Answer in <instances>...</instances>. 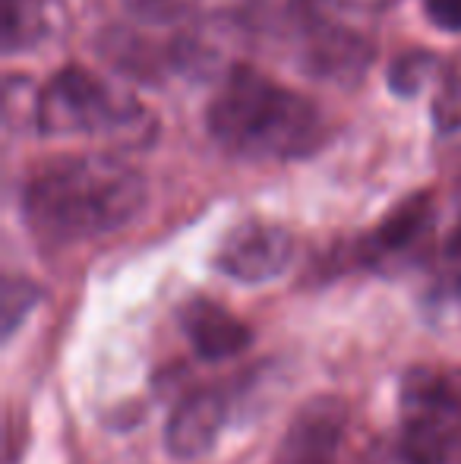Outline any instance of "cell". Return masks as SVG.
Instances as JSON below:
<instances>
[{
  "instance_id": "obj_8",
  "label": "cell",
  "mask_w": 461,
  "mask_h": 464,
  "mask_svg": "<svg viewBox=\"0 0 461 464\" xmlns=\"http://www.w3.org/2000/svg\"><path fill=\"white\" fill-rule=\"evenodd\" d=\"M180 325H184L193 351L206 361H228V357L240 354L253 338L246 323H240L216 300H190L180 313Z\"/></svg>"
},
{
  "instance_id": "obj_4",
  "label": "cell",
  "mask_w": 461,
  "mask_h": 464,
  "mask_svg": "<svg viewBox=\"0 0 461 464\" xmlns=\"http://www.w3.org/2000/svg\"><path fill=\"white\" fill-rule=\"evenodd\" d=\"M136 117L139 104L86 67L57 70L35 98V127L42 136L114 133Z\"/></svg>"
},
{
  "instance_id": "obj_6",
  "label": "cell",
  "mask_w": 461,
  "mask_h": 464,
  "mask_svg": "<svg viewBox=\"0 0 461 464\" xmlns=\"http://www.w3.org/2000/svg\"><path fill=\"white\" fill-rule=\"evenodd\" d=\"M348 430V404L335 395L310 398L284 433L282 464H335L341 436Z\"/></svg>"
},
{
  "instance_id": "obj_2",
  "label": "cell",
  "mask_w": 461,
  "mask_h": 464,
  "mask_svg": "<svg viewBox=\"0 0 461 464\" xmlns=\"http://www.w3.org/2000/svg\"><path fill=\"white\" fill-rule=\"evenodd\" d=\"M206 127L225 152L250 161H291L316 152L326 123L310 98L237 63L206 108Z\"/></svg>"
},
{
  "instance_id": "obj_3",
  "label": "cell",
  "mask_w": 461,
  "mask_h": 464,
  "mask_svg": "<svg viewBox=\"0 0 461 464\" xmlns=\"http://www.w3.org/2000/svg\"><path fill=\"white\" fill-rule=\"evenodd\" d=\"M461 446V367H414L401 382V455L449 464Z\"/></svg>"
},
{
  "instance_id": "obj_16",
  "label": "cell",
  "mask_w": 461,
  "mask_h": 464,
  "mask_svg": "<svg viewBox=\"0 0 461 464\" xmlns=\"http://www.w3.org/2000/svg\"><path fill=\"white\" fill-rule=\"evenodd\" d=\"M424 10L443 32H461V0H424Z\"/></svg>"
},
{
  "instance_id": "obj_18",
  "label": "cell",
  "mask_w": 461,
  "mask_h": 464,
  "mask_svg": "<svg viewBox=\"0 0 461 464\" xmlns=\"http://www.w3.org/2000/svg\"><path fill=\"white\" fill-rule=\"evenodd\" d=\"M332 4L348 6V10H373V6H379L382 0H332Z\"/></svg>"
},
{
  "instance_id": "obj_11",
  "label": "cell",
  "mask_w": 461,
  "mask_h": 464,
  "mask_svg": "<svg viewBox=\"0 0 461 464\" xmlns=\"http://www.w3.org/2000/svg\"><path fill=\"white\" fill-rule=\"evenodd\" d=\"M48 32V10L44 0H4V48H32Z\"/></svg>"
},
{
  "instance_id": "obj_12",
  "label": "cell",
  "mask_w": 461,
  "mask_h": 464,
  "mask_svg": "<svg viewBox=\"0 0 461 464\" xmlns=\"http://www.w3.org/2000/svg\"><path fill=\"white\" fill-rule=\"evenodd\" d=\"M433 67H437V57L433 54H427V51H408V54L395 57V63L389 67V86L401 98L418 95L430 82Z\"/></svg>"
},
{
  "instance_id": "obj_5",
  "label": "cell",
  "mask_w": 461,
  "mask_h": 464,
  "mask_svg": "<svg viewBox=\"0 0 461 464\" xmlns=\"http://www.w3.org/2000/svg\"><path fill=\"white\" fill-rule=\"evenodd\" d=\"M291 259H294V237L288 227L272 221H244L222 240L216 269L246 285H263L282 276Z\"/></svg>"
},
{
  "instance_id": "obj_10",
  "label": "cell",
  "mask_w": 461,
  "mask_h": 464,
  "mask_svg": "<svg viewBox=\"0 0 461 464\" xmlns=\"http://www.w3.org/2000/svg\"><path fill=\"white\" fill-rule=\"evenodd\" d=\"M367 44L357 35L329 29L310 44V73L326 76V80H354L367 67Z\"/></svg>"
},
{
  "instance_id": "obj_17",
  "label": "cell",
  "mask_w": 461,
  "mask_h": 464,
  "mask_svg": "<svg viewBox=\"0 0 461 464\" xmlns=\"http://www.w3.org/2000/svg\"><path fill=\"white\" fill-rule=\"evenodd\" d=\"M446 256L458 259V263H461V218L456 221V227H452L449 240H446Z\"/></svg>"
},
{
  "instance_id": "obj_15",
  "label": "cell",
  "mask_w": 461,
  "mask_h": 464,
  "mask_svg": "<svg viewBox=\"0 0 461 464\" xmlns=\"http://www.w3.org/2000/svg\"><path fill=\"white\" fill-rule=\"evenodd\" d=\"M35 297H38V291L29 281H6V287H4V332L6 335H10L19 319L29 313Z\"/></svg>"
},
{
  "instance_id": "obj_13",
  "label": "cell",
  "mask_w": 461,
  "mask_h": 464,
  "mask_svg": "<svg viewBox=\"0 0 461 464\" xmlns=\"http://www.w3.org/2000/svg\"><path fill=\"white\" fill-rule=\"evenodd\" d=\"M430 111L439 133H458L461 130V61H456L443 73Z\"/></svg>"
},
{
  "instance_id": "obj_9",
  "label": "cell",
  "mask_w": 461,
  "mask_h": 464,
  "mask_svg": "<svg viewBox=\"0 0 461 464\" xmlns=\"http://www.w3.org/2000/svg\"><path fill=\"white\" fill-rule=\"evenodd\" d=\"M430 225H433V199L427 193H418V196H411V199L399 202V206L376 225V231L363 240V250H367L370 259L401 253L418 244Z\"/></svg>"
},
{
  "instance_id": "obj_14",
  "label": "cell",
  "mask_w": 461,
  "mask_h": 464,
  "mask_svg": "<svg viewBox=\"0 0 461 464\" xmlns=\"http://www.w3.org/2000/svg\"><path fill=\"white\" fill-rule=\"evenodd\" d=\"M199 0H123L130 16H136L139 23L152 25H171L187 19L197 10Z\"/></svg>"
},
{
  "instance_id": "obj_1",
  "label": "cell",
  "mask_w": 461,
  "mask_h": 464,
  "mask_svg": "<svg viewBox=\"0 0 461 464\" xmlns=\"http://www.w3.org/2000/svg\"><path fill=\"white\" fill-rule=\"evenodd\" d=\"M146 180L111 155H67L48 161L23 189L32 234L51 246L92 240L130 225L146 206Z\"/></svg>"
},
{
  "instance_id": "obj_7",
  "label": "cell",
  "mask_w": 461,
  "mask_h": 464,
  "mask_svg": "<svg viewBox=\"0 0 461 464\" xmlns=\"http://www.w3.org/2000/svg\"><path fill=\"white\" fill-rule=\"evenodd\" d=\"M225 420H228V401H225L222 392L216 389L193 392L168 417V427H165L168 452L180 461L199 459V455H206L216 446Z\"/></svg>"
}]
</instances>
